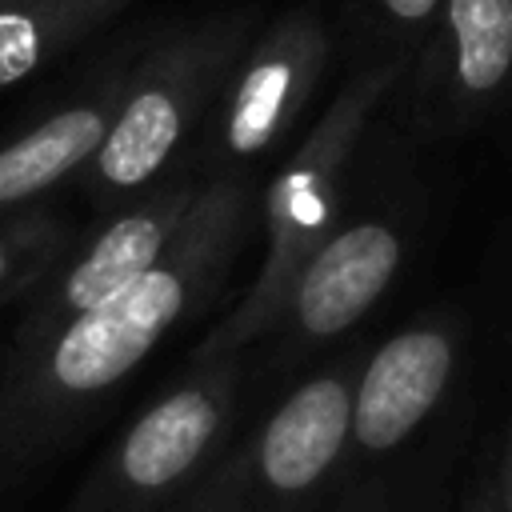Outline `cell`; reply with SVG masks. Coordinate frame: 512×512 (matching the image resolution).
<instances>
[{
	"mask_svg": "<svg viewBox=\"0 0 512 512\" xmlns=\"http://www.w3.org/2000/svg\"><path fill=\"white\" fill-rule=\"evenodd\" d=\"M420 232V196L412 184H384L356 192L304 260L292 288L280 300L272 328L248 348L252 384H284L336 340H344L400 280Z\"/></svg>",
	"mask_w": 512,
	"mask_h": 512,
	"instance_id": "cell-5",
	"label": "cell"
},
{
	"mask_svg": "<svg viewBox=\"0 0 512 512\" xmlns=\"http://www.w3.org/2000/svg\"><path fill=\"white\" fill-rule=\"evenodd\" d=\"M136 52L140 48L116 52L72 100L48 108L20 136L0 144V212L28 208L84 172L116 116Z\"/></svg>",
	"mask_w": 512,
	"mask_h": 512,
	"instance_id": "cell-11",
	"label": "cell"
},
{
	"mask_svg": "<svg viewBox=\"0 0 512 512\" xmlns=\"http://www.w3.org/2000/svg\"><path fill=\"white\" fill-rule=\"evenodd\" d=\"M400 72H404V60H392V56L356 60L344 84L312 120V128L276 160L256 208V224L264 228L260 264L248 288L240 292V300L192 344L188 364L248 352L272 328L296 272L344 216L364 144Z\"/></svg>",
	"mask_w": 512,
	"mask_h": 512,
	"instance_id": "cell-3",
	"label": "cell"
},
{
	"mask_svg": "<svg viewBox=\"0 0 512 512\" xmlns=\"http://www.w3.org/2000/svg\"><path fill=\"white\" fill-rule=\"evenodd\" d=\"M72 228L40 204L0 212V308L28 300L32 288L68 256Z\"/></svg>",
	"mask_w": 512,
	"mask_h": 512,
	"instance_id": "cell-13",
	"label": "cell"
},
{
	"mask_svg": "<svg viewBox=\"0 0 512 512\" xmlns=\"http://www.w3.org/2000/svg\"><path fill=\"white\" fill-rule=\"evenodd\" d=\"M132 0H4L0 4V92L68 56L112 24Z\"/></svg>",
	"mask_w": 512,
	"mask_h": 512,
	"instance_id": "cell-12",
	"label": "cell"
},
{
	"mask_svg": "<svg viewBox=\"0 0 512 512\" xmlns=\"http://www.w3.org/2000/svg\"><path fill=\"white\" fill-rule=\"evenodd\" d=\"M332 64V28L316 4H296L260 24L236 60L220 104L188 160V176H268L324 84Z\"/></svg>",
	"mask_w": 512,
	"mask_h": 512,
	"instance_id": "cell-8",
	"label": "cell"
},
{
	"mask_svg": "<svg viewBox=\"0 0 512 512\" xmlns=\"http://www.w3.org/2000/svg\"><path fill=\"white\" fill-rule=\"evenodd\" d=\"M512 100V0H440L388 104L412 144L476 132Z\"/></svg>",
	"mask_w": 512,
	"mask_h": 512,
	"instance_id": "cell-9",
	"label": "cell"
},
{
	"mask_svg": "<svg viewBox=\"0 0 512 512\" xmlns=\"http://www.w3.org/2000/svg\"><path fill=\"white\" fill-rule=\"evenodd\" d=\"M440 0H344L356 60H412ZM352 60V64H356Z\"/></svg>",
	"mask_w": 512,
	"mask_h": 512,
	"instance_id": "cell-14",
	"label": "cell"
},
{
	"mask_svg": "<svg viewBox=\"0 0 512 512\" xmlns=\"http://www.w3.org/2000/svg\"><path fill=\"white\" fill-rule=\"evenodd\" d=\"M252 388V352L184 368L88 468L64 512H172L216 464Z\"/></svg>",
	"mask_w": 512,
	"mask_h": 512,
	"instance_id": "cell-7",
	"label": "cell"
},
{
	"mask_svg": "<svg viewBox=\"0 0 512 512\" xmlns=\"http://www.w3.org/2000/svg\"><path fill=\"white\" fill-rule=\"evenodd\" d=\"M264 176L208 180L164 256L124 292L0 360V496L60 456L188 320L228 284Z\"/></svg>",
	"mask_w": 512,
	"mask_h": 512,
	"instance_id": "cell-1",
	"label": "cell"
},
{
	"mask_svg": "<svg viewBox=\"0 0 512 512\" xmlns=\"http://www.w3.org/2000/svg\"><path fill=\"white\" fill-rule=\"evenodd\" d=\"M200 192H204L200 180L176 176L156 192L104 216L100 228L68 260L60 256V264L32 288L28 308L12 332V344L44 340L48 332L64 328L68 320L92 312L96 304L136 284L176 240Z\"/></svg>",
	"mask_w": 512,
	"mask_h": 512,
	"instance_id": "cell-10",
	"label": "cell"
},
{
	"mask_svg": "<svg viewBox=\"0 0 512 512\" xmlns=\"http://www.w3.org/2000/svg\"><path fill=\"white\" fill-rule=\"evenodd\" d=\"M364 348H344L240 424L172 512H328Z\"/></svg>",
	"mask_w": 512,
	"mask_h": 512,
	"instance_id": "cell-6",
	"label": "cell"
},
{
	"mask_svg": "<svg viewBox=\"0 0 512 512\" xmlns=\"http://www.w3.org/2000/svg\"><path fill=\"white\" fill-rule=\"evenodd\" d=\"M468 324L432 308L364 348L328 512H444L460 448Z\"/></svg>",
	"mask_w": 512,
	"mask_h": 512,
	"instance_id": "cell-2",
	"label": "cell"
},
{
	"mask_svg": "<svg viewBox=\"0 0 512 512\" xmlns=\"http://www.w3.org/2000/svg\"><path fill=\"white\" fill-rule=\"evenodd\" d=\"M0 4H4V0H0Z\"/></svg>",
	"mask_w": 512,
	"mask_h": 512,
	"instance_id": "cell-17",
	"label": "cell"
},
{
	"mask_svg": "<svg viewBox=\"0 0 512 512\" xmlns=\"http://www.w3.org/2000/svg\"><path fill=\"white\" fill-rule=\"evenodd\" d=\"M260 8H220L172 28L136 52L128 88L76 188L104 220L116 208L188 176V160L220 92L260 32Z\"/></svg>",
	"mask_w": 512,
	"mask_h": 512,
	"instance_id": "cell-4",
	"label": "cell"
},
{
	"mask_svg": "<svg viewBox=\"0 0 512 512\" xmlns=\"http://www.w3.org/2000/svg\"><path fill=\"white\" fill-rule=\"evenodd\" d=\"M468 512H484V508H480V504H476V500H472V504H468Z\"/></svg>",
	"mask_w": 512,
	"mask_h": 512,
	"instance_id": "cell-16",
	"label": "cell"
},
{
	"mask_svg": "<svg viewBox=\"0 0 512 512\" xmlns=\"http://www.w3.org/2000/svg\"><path fill=\"white\" fill-rule=\"evenodd\" d=\"M472 500L484 512H512V432L504 436V444L492 460V472H488V480L480 484V492Z\"/></svg>",
	"mask_w": 512,
	"mask_h": 512,
	"instance_id": "cell-15",
	"label": "cell"
}]
</instances>
